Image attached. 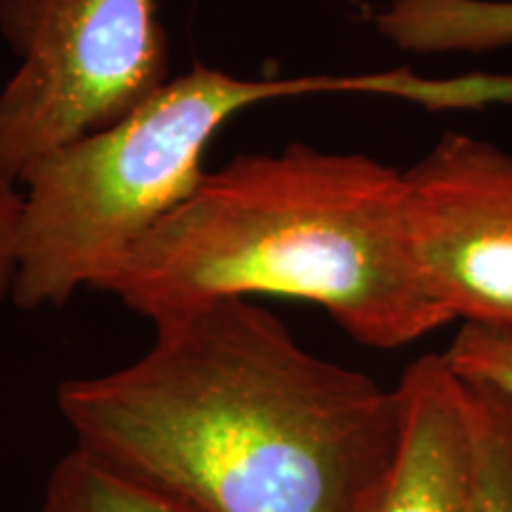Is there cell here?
<instances>
[{"mask_svg": "<svg viewBox=\"0 0 512 512\" xmlns=\"http://www.w3.org/2000/svg\"><path fill=\"white\" fill-rule=\"evenodd\" d=\"M143 356L67 380L76 448L188 512H377L399 460V389L304 349L249 299L157 320Z\"/></svg>", "mask_w": 512, "mask_h": 512, "instance_id": "1", "label": "cell"}, {"mask_svg": "<svg viewBox=\"0 0 512 512\" xmlns=\"http://www.w3.org/2000/svg\"><path fill=\"white\" fill-rule=\"evenodd\" d=\"M107 292L152 323L228 297L302 299L373 349L453 323L415 256L403 171L304 143L207 171Z\"/></svg>", "mask_w": 512, "mask_h": 512, "instance_id": "2", "label": "cell"}, {"mask_svg": "<svg viewBox=\"0 0 512 512\" xmlns=\"http://www.w3.org/2000/svg\"><path fill=\"white\" fill-rule=\"evenodd\" d=\"M330 91H349L347 76L247 81L195 64L126 117L36 159L19 178L10 302L60 309L81 290L107 292L140 240L207 176L204 152L230 117L256 102Z\"/></svg>", "mask_w": 512, "mask_h": 512, "instance_id": "3", "label": "cell"}, {"mask_svg": "<svg viewBox=\"0 0 512 512\" xmlns=\"http://www.w3.org/2000/svg\"><path fill=\"white\" fill-rule=\"evenodd\" d=\"M19 57L0 91V166L19 183L55 147L107 128L169 74L159 0H0Z\"/></svg>", "mask_w": 512, "mask_h": 512, "instance_id": "4", "label": "cell"}, {"mask_svg": "<svg viewBox=\"0 0 512 512\" xmlns=\"http://www.w3.org/2000/svg\"><path fill=\"white\" fill-rule=\"evenodd\" d=\"M415 256L453 320L512 332V152L446 133L403 171Z\"/></svg>", "mask_w": 512, "mask_h": 512, "instance_id": "5", "label": "cell"}, {"mask_svg": "<svg viewBox=\"0 0 512 512\" xmlns=\"http://www.w3.org/2000/svg\"><path fill=\"white\" fill-rule=\"evenodd\" d=\"M399 460L377 512H463L467 489V413L463 384L441 354L403 370Z\"/></svg>", "mask_w": 512, "mask_h": 512, "instance_id": "6", "label": "cell"}, {"mask_svg": "<svg viewBox=\"0 0 512 512\" xmlns=\"http://www.w3.org/2000/svg\"><path fill=\"white\" fill-rule=\"evenodd\" d=\"M375 27L420 55L482 53L512 46V0H389Z\"/></svg>", "mask_w": 512, "mask_h": 512, "instance_id": "7", "label": "cell"}, {"mask_svg": "<svg viewBox=\"0 0 512 512\" xmlns=\"http://www.w3.org/2000/svg\"><path fill=\"white\" fill-rule=\"evenodd\" d=\"M38 512H188L126 472L72 448L50 472Z\"/></svg>", "mask_w": 512, "mask_h": 512, "instance_id": "8", "label": "cell"}, {"mask_svg": "<svg viewBox=\"0 0 512 512\" xmlns=\"http://www.w3.org/2000/svg\"><path fill=\"white\" fill-rule=\"evenodd\" d=\"M463 384L467 413V489L463 512H512V406Z\"/></svg>", "mask_w": 512, "mask_h": 512, "instance_id": "9", "label": "cell"}, {"mask_svg": "<svg viewBox=\"0 0 512 512\" xmlns=\"http://www.w3.org/2000/svg\"><path fill=\"white\" fill-rule=\"evenodd\" d=\"M441 358L458 380L482 387L512 406L510 330L463 323Z\"/></svg>", "mask_w": 512, "mask_h": 512, "instance_id": "10", "label": "cell"}, {"mask_svg": "<svg viewBox=\"0 0 512 512\" xmlns=\"http://www.w3.org/2000/svg\"><path fill=\"white\" fill-rule=\"evenodd\" d=\"M24 192L0 166V304L10 302L17 271V235L22 221Z\"/></svg>", "mask_w": 512, "mask_h": 512, "instance_id": "11", "label": "cell"}]
</instances>
